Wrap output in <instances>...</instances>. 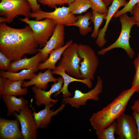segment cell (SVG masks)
<instances>
[{
    "label": "cell",
    "mask_w": 139,
    "mask_h": 139,
    "mask_svg": "<svg viewBox=\"0 0 139 139\" xmlns=\"http://www.w3.org/2000/svg\"><path fill=\"white\" fill-rule=\"evenodd\" d=\"M116 122L115 121L109 126L103 129L97 130L96 134L98 139H115L114 134Z\"/></svg>",
    "instance_id": "4316f807"
},
{
    "label": "cell",
    "mask_w": 139,
    "mask_h": 139,
    "mask_svg": "<svg viewBox=\"0 0 139 139\" xmlns=\"http://www.w3.org/2000/svg\"><path fill=\"white\" fill-rule=\"evenodd\" d=\"M58 81L54 83L50 90L47 91L37 87L35 85L31 89L34 94L35 103L38 107L42 105H45L51 103H56L58 101L57 99H53L51 98V95L53 93L59 91L62 88L64 83L63 78L60 76Z\"/></svg>",
    "instance_id": "4fadbf2b"
},
{
    "label": "cell",
    "mask_w": 139,
    "mask_h": 139,
    "mask_svg": "<svg viewBox=\"0 0 139 139\" xmlns=\"http://www.w3.org/2000/svg\"><path fill=\"white\" fill-rule=\"evenodd\" d=\"M19 120L21 127V132L23 139H36L38 131L33 112L27 105L18 114H13Z\"/></svg>",
    "instance_id": "30bf717a"
},
{
    "label": "cell",
    "mask_w": 139,
    "mask_h": 139,
    "mask_svg": "<svg viewBox=\"0 0 139 139\" xmlns=\"http://www.w3.org/2000/svg\"><path fill=\"white\" fill-rule=\"evenodd\" d=\"M97 83L93 89L86 93L83 92L79 90H76L73 97H63V102L66 105L68 104L73 107L78 108L81 106L85 105L89 100H99V95L102 92L103 82L100 76H97Z\"/></svg>",
    "instance_id": "9c48e42d"
},
{
    "label": "cell",
    "mask_w": 139,
    "mask_h": 139,
    "mask_svg": "<svg viewBox=\"0 0 139 139\" xmlns=\"http://www.w3.org/2000/svg\"><path fill=\"white\" fill-rule=\"evenodd\" d=\"M39 45L33 32L28 25L21 29L0 24V51L11 61L22 58L25 54L33 55L38 51Z\"/></svg>",
    "instance_id": "6da1fadb"
},
{
    "label": "cell",
    "mask_w": 139,
    "mask_h": 139,
    "mask_svg": "<svg viewBox=\"0 0 139 139\" xmlns=\"http://www.w3.org/2000/svg\"></svg>",
    "instance_id": "ab89813d"
},
{
    "label": "cell",
    "mask_w": 139,
    "mask_h": 139,
    "mask_svg": "<svg viewBox=\"0 0 139 139\" xmlns=\"http://www.w3.org/2000/svg\"><path fill=\"white\" fill-rule=\"evenodd\" d=\"M136 89L134 86L121 92L111 102L102 109L93 113L89 119L96 131L108 127L124 112L129 100Z\"/></svg>",
    "instance_id": "7a4b0ae2"
},
{
    "label": "cell",
    "mask_w": 139,
    "mask_h": 139,
    "mask_svg": "<svg viewBox=\"0 0 139 139\" xmlns=\"http://www.w3.org/2000/svg\"><path fill=\"white\" fill-rule=\"evenodd\" d=\"M78 45L76 43H72L65 49L58 66L64 69L66 73L70 75L83 79L80 71L81 59L78 53Z\"/></svg>",
    "instance_id": "52a82bcc"
},
{
    "label": "cell",
    "mask_w": 139,
    "mask_h": 139,
    "mask_svg": "<svg viewBox=\"0 0 139 139\" xmlns=\"http://www.w3.org/2000/svg\"><path fill=\"white\" fill-rule=\"evenodd\" d=\"M73 40L71 39L67 42L62 47L54 49L50 52L48 58L43 62L39 64L38 70L49 69L54 71L56 69V64L61 58V56L65 49L73 43Z\"/></svg>",
    "instance_id": "ffe728a7"
},
{
    "label": "cell",
    "mask_w": 139,
    "mask_h": 139,
    "mask_svg": "<svg viewBox=\"0 0 139 139\" xmlns=\"http://www.w3.org/2000/svg\"><path fill=\"white\" fill-rule=\"evenodd\" d=\"M77 52L81 59L80 71L83 79L94 80L99 64L98 57L94 51L87 45L78 44Z\"/></svg>",
    "instance_id": "5b68a950"
},
{
    "label": "cell",
    "mask_w": 139,
    "mask_h": 139,
    "mask_svg": "<svg viewBox=\"0 0 139 139\" xmlns=\"http://www.w3.org/2000/svg\"><path fill=\"white\" fill-rule=\"evenodd\" d=\"M92 15L91 20L94 25V29L91 35L93 38H96L97 37L99 29L107 14H102L96 11H92Z\"/></svg>",
    "instance_id": "484cf974"
},
{
    "label": "cell",
    "mask_w": 139,
    "mask_h": 139,
    "mask_svg": "<svg viewBox=\"0 0 139 139\" xmlns=\"http://www.w3.org/2000/svg\"><path fill=\"white\" fill-rule=\"evenodd\" d=\"M52 72L53 74H57L61 76L64 80L62 88L59 91L55 93V97L60 93H62L63 97L71 96L72 94L68 91V86L70 83L73 82H78L84 83L89 89L91 88L92 86L91 80L87 79H78L70 76L66 73L64 69L58 66H56L55 70Z\"/></svg>",
    "instance_id": "e0dca14e"
},
{
    "label": "cell",
    "mask_w": 139,
    "mask_h": 139,
    "mask_svg": "<svg viewBox=\"0 0 139 139\" xmlns=\"http://www.w3.org/2000/svg\"><path fill=\"white\" fill-rule=\"evenodd\" d=\"M52 71L49 69H47L43 73L40 72L30 81H24L22 87H27L34 85L38 88L45 90L49 82L56 83L58 81V78L54 77Z\"/></svg>",
    "instance_id": "d6986e66"
},
{
    "label": "cell",
    "mask_w": 139,
    "mask_h": 139,
    "mask_svg": "<svg viewBox=\"0 0 139 139\" xmlns=\"http://www.w3.org/2000/svg\"><path fill=\"white\" fill-rule=\"evenodd\" d=\"M31 7L32 12L41 10L40 5L38 3L37 0H27Z\"/></svg>",
    "instance_id": "836d02e7"
},
{
    "label": "cell",
    "mask_w": 139,
    "mask_h": 139,
    "mask_svg": "<svg viewBox=\"0 0 139 139\" xmlns=\"http://www.w3.org/2000/svg\"><path fill=\"white\" fill-rule=\"evenodd\" d=\"M30 107L33 111V115L37 129L47 128L51 121L52 117L61 111L65 107L66 104L63 102L60 106L55 110H51L54 104L51 103L45 106V108L38 112H35L34 108L31 105Z\"/></svg>",
    "instance_id": "5bb4252c"
},
{
    "label": "cell",
    "mask_w": 139,
    "mask_h": 139,
    "mask_svg": "<svg viewBox=\"0 0 139 139\" xmlns=\"http://www.w3.org/2000/svg\"><path fill=\"white\" fill-rule=\"evenodd\" d=\"M24 81H15L6 79L0 95L15 96L26 95L28 92L27 87L22 88Z\"/></svg>",
    "instance_id": "44dd1931"
},
{
    "label": "cell",
    "mask_w": 139,
    "mask_h": 139,
    "mask_svg": "<svg viewBox=\"0 0 139 139\" xmlns=\"http://www.w3.org/2000/svg\"><path fill=\"white\" fill-rule=\"evenodd\" d=\"M41 62L40 52H38L34 56L30 58L25 57L18 60L13 61L10 63L8 71L16 72L21 70L28 69L34 71L35 72L38 71V65L40 62Z\"/></svg>",
    "instance_id": "ac0fdd59"
},
{
    "label": "cell",
    "mask_w": 139,
    "mask_h": 139,
    "mask_svg": "<svg viewBox=\"0 0 139 139\" xmlns=\"http://www.w3.org/2000/svg\"><path fill=\"white\" fill-rule=\"evenodd\" d=\"M20 20L28 24L32 29L39 49L43 48L52 35L57 23L54 20L45 18L41 20H31L25 17Z\"/></svg>",
    "instance_id": "8992f818"
},
{
    "label": "cell",
    "mask_w": 139,
    "mask_h": 139,
    "mask_svg": "<svg viewBox=\"0 0 139 139\" xmlns=\"http://www.w3.org/2000/svg\"><path fill=\"white\" fill-rule=\"evenodd\" d=\"M31 10L27 0H1L0 22L11 23L19 15L29 18Z\"/></svg>",
    "instance_id": "277c9868"
},
{
    "label": "cell",
    "mask_w": 139,
    "mask_h": 139,
    "mask_svg": "<svg viewBox=\"0 0 139 139\" xmlns=\"http://www.w3.org/2000/svg\"><path fill=\"white\" fill-rule=\"evenodd\" d=\"M134 64L135 69V73L134 75L132 83V86H134L136 89V92H139V53L137 57L134 60Z\"/></svg>",
    "instance_id": "f1b7e54d"
},
{
    "label": "cell",
    "mask_w": 139,
    "mask_h": 139,
    "mask_svg": "<svg viewBox=\"0 0 139 139\" xmlns=\"http://www.w3.org/2000/svg\"><path fill=\"white\" fill-rule=\"evenodd\" d=\"M130 12L134 19L135 25L139 28V2L133 7Z\"/></svg>",
    "instance_id": "d6a6232c"
},
{
    "label": "cell",
    "mask_w": 139,
    "mask_h": 139,
    "mask_svg": "<svg viewBox=\"0 0 139 139\" xmlns=\"http://www.w3.org/2000/svg\"><path fill=\"white\" fill-rule=\"evenodd\" d=\"M131 108L133 111L139 113V98L135 101Z\"/></svg>",
    "instance_id": "d590c367"
},
{
    "label": "cell",
    "mask_w": 139,
    "mask_h": 139,
    "mask_svg": "<svg viewBox=\"0 0 139 139\" xmlns=\"http://www.w3.org/2000/svg\"><path fill=\"white\" fill-rule=\"evenodd\" d=\"M5 79L0 76V94L2 92Z\"/></svg>",
    "instance_id": "8d00e7d4"
},
{
    "label": "cell",
    "mask_w": 139,
    "mask_h": 139,
    "mask_svg": "<svg viewBox=\"0 0 139 139\" xmlns=\"http://www.w3.org/2000/svg\"><path fill=\"white\" fill-rule=\"evenodd\" d=\"M1 96L7 108V115L8 116L15 111L19 112L29 103L28 100L21 97L18 98L14 96L5 95Z\"/></svg>",
    "instance_id": "7402d4cb"
},
{
    "label": "cell",
    "mask_w": 139,
    "mask_h": 139,
    "mask_svg": "<svg viewBox=\"0 0 139 139\" xmlns=\"http://www.w3.org/2000/svg\"><path fill=\"white\" fill-rule=\"evenodd\" d=\"M36 75L34 71L28 69L23 70L19 72H10L8 71H1L0 72V76L2 77L15 81L31 80Z\"/></svg>",
    "instance_id": "cb8c5ba5"
},
{
    "label": "cell",
    "mask_w": 139,
    "mask_h": 139,
    "mask_svg": "<svg viewBox=\"0 0 139 139\" xmlns=\"http://www.w3.org/2000/svg\"><path fill=\"white\" fill-rule=\"evenodd\" d=\"M119 17L121 25V31L119 37L114 43L99 50L98 54L103 55L112 49L119 48L124 50L129 58L132 59L134 56L135 53L131 47L129 41L131 29L133 25H135V22L133 17L129 16L127 13L121 15Z\"/></svg>",
    "instance_id": "3957f363"
},
{
    "label": "cell",
    "mask_w": 139,
    "mask_h": 139,
    "mask_svg": "<svg viewBox=\"0 0 139 139\" xmlns=\"http://www.w3.org/2000/svg\"><path fill=\"white\" fill-rule=\"evenodd\" d=\"M68 3V5L71 3H72L73 1H74L75 0H67Z\"/></svg>",
    "instance_id": "f35d334b"
},
{
    "label": "cell",
    "mask_w": 139,
    "mask_h": 139,
    "mask_svg": "<svg viewBox=\"0 0 139 139\" xmlns=\"http://www.w3.org/2000/svg\"><path fill=\"white\" fill-rule=\"evenodd\" d=\"M132 116L135 119L136 122L138 132L137 139H139V113L133 111Z\"/></svg>",
    "instance_id": "e575fe53"
},
{
    "label": "cell",
    "mask_w": 139,
    "mask_h": 139,
    "mask_svg": "<svg viewBox=\"0 0 139 139\" xmlns=\"http://www.w3.org/2000/svg\"><path fill=\"white\" fill-rule=\"evenodd\" d=\"M139 2V0H130L122 9L116 12L113 17L118 18L124 13L130 12L133 7Z\"/></svg>",
    "instance_id": "f546056e"
},
{
    "label": "cell",
    "mask_w": 139,
    "mask_h": 139,
    "mask_svg": "<svg viewBox=\"0 0 139 139\" xmlns=\"http://www.w3.org/2000/svg\"><path fill=\"white\" fill-rule=\"evenodd\" d=\"M71 13L73 15L80 14L91 8V4L89 0H75L68 5Z\"/></svg>",
    "instance_id": "d4e9b609"
},
{
    "label": "cell",
    "mask_w": 139,
    "mask_h": 139,
    "mask_svg": "<svg viewBox=\"0 0 139 139\" xmlns=\"http://www.w3.org/2000/svg\"><path fill=\"white\" fill-rule=\"evenodd\" d=\"M92 13L89 12L83 15L76 16L77 20L74 23L70 24L69 26H75L79 28L80 34L82 36L87 34L92 31V28L90 27Z\"/></svg>",
    "instance_id": "603a6c76"
},
{
    "label": "cell",
    "mask_w": 139,
    "mask_h": 139,
    "mask_svg": "<svg viewBox=\"0 0 139 139\" xmlns=\"http://www.w3.org/2000/svg\"><path fill=\"white\" fill-rule=\"evenodd\" d=\"M15 118L14 120H10L0 117L1 139H23L20 129L19 121Z\"/></svg>",
    "instance_id": "9a60e30c"
},
{
    "label": "cell",
    "mask_w": 139,
    "mask_h": 139,
    "mask_svg": "<svg viewBox=\"0 0 139 139\" xmlns=\"http://www.w3.org/2000/svg\"><path fill=\"white\" fill-rule=\"evenodd\" d=\"M37 1L43 5H47L52 8H55L58 5H68L67 0H37Z\"/></svg>",
    "instance_id": "4dcf8cb0"
},
{
    "label": "cell",
    "mask_w": 139,
    "mask_h": 139,
    "mask_svg": "<svg viewBox=\"0 0 139 139\" xmlns=\"http://www.w3.org/2000/svg\"><path fill=\"white\" fill-rule=\"evenodd\" d=\"M55 8L54 11L51 12L40 10L34 12H31L30 17L35 18L37 20L49 18L55 21L57 24L66 26H69L77 20L76 16L71 13L68 7H56Z\"/></svg>",
    "instance_id": "ba28073f"
},
{
    "label": "cell",
    "mask_w": 139,
    "mask_h": 139,
    "mask_svg": "<svg viewBox=\"0 0 139 139\" xmlns=\"http://www.w3.org/2000/svg\"><path fill=\"white\" fill-rule=\"evenodd\" d=\"M115 134L119 139H137L138 132L136 121L132 116L124 112L116 119Z\"/></svg>",
    "instance_id": "8fae6325"
},
{
    "label": "cell",
    "mask_w": 139,
    "mask_h": 139,
    "mask_svg": "<svg viewBox=\"0 0 139 139\" xmlns=\"http://www.w3.org/2000/svg\"><path fill=\"white\" fill-rule=\"evenodd\" d=\"M11 60L0 51V69L8 70Z\"/></svg>",
    "instance_id": "1f68e13d"
},
{
    "label": "cell",
    "mask_w": 139,
    "mask_h": 139,
    "mask_svg": "<svg viewBox=\"0 0 139 139\" xmlns=\"http://www.w3.org/2000/svg\"><path fill=\"white\" fill-rule=\"evenodd\" d=\"M128 2L126 0H113L108 9V12L105 18L106 22L103 27L100 30L96 38L95 43L99 47H102L107 41L105 38V33L107 30L109 22L118 9L122 6L124 7Z\"/></svg>",
    "instance_id": "2e32d148"
},
{
    "label": "cell",
    "mask_w": 139,
    "mask_h": 139,
    "mask_svg": "<svg viewBox=\"0 0 139 139\" xmlns=\"http://www.w3.org/2000/svg\"><path fill=\"white\" fill-rule=\"evenodd\" d=\"M113 0H102L107 6L111 4Z\"/></svg>",
    "instance_id": "74e56055"
},
{
    "label": "cell",
    "mask_w": 139,
    "mask_h": 139,
    "mask_svg": "<svg viewBox=\"0 0 139 139\" xmlns=\"http://www.w3.org/2000/svg\"><path fill=\"white\" fill-rule=\"evenodd\" d=\"M64 25L57 24L52 36L42 48L39 49L40 52L41 62H44L48 58L50 52L53 50L62 47L64 45Z\"/></svg>",
    "instance_id": "7c38bea8"
},
{
    "label": "cell",
    "mask_w": 139,
    "mask_h": 139,
    "mask_svg": "<svg viewBox=\"0 0 139 139\" xmlns=\"http://www.w3.org/2000/svg\"><path fill=\"white\" fill-rule=\"evenodd\" d=\"M91 4L92 11L102 14L107 13L108 9L102 0H89Z\"/></svg>",
    "instance_id": "83f0119b"
}]
</instances>
